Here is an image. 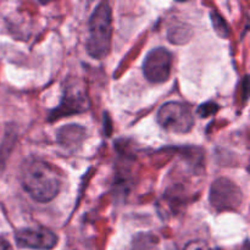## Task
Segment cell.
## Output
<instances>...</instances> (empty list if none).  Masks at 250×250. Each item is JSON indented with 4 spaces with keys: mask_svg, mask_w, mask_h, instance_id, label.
<instances>
[{
    "mask_svg": "<svg viewBox=\"0 0 250 250\" xmlns=\"http://www.w3.org/2000/svg\"><path fill=\"white\" fill-rule=\"evenodd\" d=\"M21 181L24 190L38 203L51 202L61 188L58 171L50 164L38 159H32L22 166Z\"/></svg>",
    "mask_w": 250,
    "mask_h": 250,
    "instance_id": "6da1fadb",
    "label": "cell"
},
{
    "mask_svg": "<svg viewBox=\"0 0 250 250\" xmlns=\"http://www.w3.org/2000/svg\"><path fill=\"white\" fill-rule=\"evenodd\" d=\"M111 7L107 2H100L89 20V33L85 44L88 54L94 59L105 58L111 46Z\"/></svg>",
    "mask_w": 250,
    "mask_h": 250,
    "instance_id": "7a4b0ae2",
    "label": "cell"
},
{
    "mask_svg": "<svg viewBox=\"0 0 250 250\" xmlns=\"http://www.w3.org/2000/svg\"><path fill=\"white\" fill-rule=\"evenodd\" d=\"M156 120L164 129L173 133H187L194 126V116L189 107L177 102L164 104L159 109Z\"/></svg>",
    "mask_w": 250,
    "mask_h": 250,
    "instance_id": "3957f363",
    "label": "cell"
},
{
    "mask_svg": "<svg viewBox=\"0 0 250 250\" xmlns=\"http://www.w3.org/2000/svg\"><path fill=\"white\" fill-rule=\"evenodd\" d=\"M172 70V55L165 48L149 51L143 63V73L151 83H164L170 78Z\"/></svg>",
    "mask_w": 250,
    "mask_h": 250,
    "instance_id": "277c9868",
    "label": "cell"
},
{
    "mask_svg": "<svg viewBox=\"0 0 250 250\" xmlns=\"http://www.w3.org/2000/svg\"><path fill=\"white\" fill-rule=\"evenodd\" d=\"M15 239L17 246L27 249L51 250L58 244V236L43 227L20 229L15 234Z\"/></svg>",
    "mask_w": 250,
    "mask_h": 250,
    "instance_id": "5b68a950",
    "label": "cell"
},
{
    "mask_svg": "<svg viewBox=\"0 0 250 250\" xmlns=\"http://www.w3.org/2000/svg\"><path fill=\"white\" fill-rule=\"evenodd\" d=\"M210 202L219 210L232 209L242 203V192L231 181L221 178L210 189Z\"/></svg>",
    "mask_w": 250,
    "mask_h": 250,
    "instance_id": "8992f818",
    "label": "cell"
},
{
    "mask_svg": "<svg viewBox=\"0 0 250 250\" xmlns=\"http://www.w3.org/2000/svg\"><path fill=\"white\" fill-rule=\"evenodd\" d=\"M88 109V97L85 89L80 85L77 81L72 84L67 85L63 90V98L60 106L54 111V116H62V115H71L83 112ZM56 117V119H58Z\"/></svg>",
    "mask_w": 250,
    "mask_h": 250,
    "instance_id": "52a82bcc",
    "label": "cell"
},
{
    "mask_svg": "<svg viewBox=\"0 0 250 250\" xmlns=\"http://www.w3.org/2000/svg\"><path fill=\"white\" fill-rule=\"evenodd\" d=\"M132 250H158V238L151 233H141L133 239Z\"/></svg>",
    "mask_w": 250,
    "mask_h": 250,
    "instance_id": "ba28073f",
    "label": "cell"
},
{
    "mask_svg": "<svg viewBox=\"0 0 250 250\" xmlns=\"http://www.w3.org/2000/svg\"><path fill=\"white\" fill-rule=\"evenodd\" d=\"M183 250H219L204 241H193L186 246Z\"/></svg>",
    "mask_w": 250,
    "mask_h": 250,
    "instance_id": "9c48e42d",
    "label": "cell"
},
{
    "mask_svg": "<svg viewBox=\"0 0 250 250\" xmlns=\"http://www.w3.org/2000/svg\"><path fill=\"white\" fill-rule=\"evenodd\" d=\"M0 250H12V247L6 239L0 238Z\"/></svg>",
    "mask_w": 250,
    "mask_h": 250,
    "instance_id": "30bf717a",
    "label": "cell"
}]
</instances>
